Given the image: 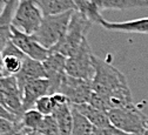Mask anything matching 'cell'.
<instances>
[{"label": "cell", "mask_w": 148, "mask_h": 135, "mask_svg": "<svg viewBox=\"0 0 148 135\" xmlns=\"http://www.w3.org/2000/svg\"><path fill=\"white\" fill-rule=\"evenodd\" d=\"M73 12L74 11H68L57 15L44 16L40 27L33 34V38L49 51L65 35Z\"/></svg>", "instance_id": "obj_3"}, {"label": "cell", "mask_w": 148, "mask_h": 135, "mask_svg": "<svg viewBox=\"0 0 148 135\" xmlns=\"http://www.w3.org/2000/svg\"><path fill=\"white\" fill-rule=\"evenodd\" d=\"M7 3V0H0V14H1V12L4 11V7Z\"/></svg>", "instance_id": "obj_30"}, {"label": "cell", "mask_w": 148, "mask_h": 135, "mask_svg": "<svg viewBox=\"0 0 148 135\" xmlns=\"http://www.w3.org/2000/svg\"><path fill=\"white\" fill-rule=\"evenodd\" d=\"M23 108L24 112L34 108L35 102L41 96L49 95V81L48 79H38L26 84L23 88Z\"/></svg>", "instance_id": "obj_10"}, {"label": "cell", "mask_w": 148, "mask_h": 135, "mask_svg": "<svg viewBox=\"0 0 148 135\" xmlns=\"http://www.w3.org/2000/svg\"><path fill=\"white\" fill-rule=\"evenodd\" d=\"M110 123L119 129L133 134L142 135L147 122L146 115L136 108L135 105L127 106L122 108H112L107 112Z\"/></svg>", "instance_id": "obj_4"}, {"label": "cell", "mask_w": 148, "mask_h": 135, "mask_svg": "<svg viewBox=\"0 0 148 135\" xmlns=\"http://www.w3.org/2000/svg\"><path fill=\"white\" fill-rule=\"evenodd\" d=\"M21 127V123H15L7 119L0 118V135H16Z\"/></svg>", "instance_id": "obj_24"}, {"label": "cell", "mask_w": 148, "mask_h": 135, "mask_svg": "<svg viewBox=\"0 0 148 135\" xmlns=\"http://www.w3.org/2000/svg\"><path fill=\"white\" fill-rule=\"evenodd\" d=\"M73 1L75 4L77 11L79 13H81L87 19H89L93 24L95 23V24L100 25L102 15L98 7L97 0H73Z\"/></svg>", "instance_id": "obj_18"}, {"label": "cell", "mask_w": 148, "mask_h": 135, "mask_svg": "<svg viewBox=\"0 0 148 135\" xmlns=\"http://www.w3.org/2000/svg\"><path fill=\"white\" fill-rule=\"evenodd\" d=\"M11 41L27 58H31V59H33V60L42 62L49 55V51L47 48H45L44 46H41L33 38V35L20 32L19 29H16L14 27H12V39H11Z\"/></svg>", "instance_id": "obj_8"}, {"label": "cell", "mask_w": 148, "mask_h": 135, "mask_svg": "<svg viewBox=\"0 0 148 135\" xmlns=\"http://www.w3.org/2000/svg\"><path fill=\"white\" fill-rule=\"evenodd\" d=\"M52 115L55 118L61 135H71L73 127V113L71 102L55 106Z\"/></svg>", "instance_id": "obj_16"}, {"label": "cell", "mask_w": 148, "mask_h": 135, "mask_svg": "<svg viewBox=\"0 0 148 135\" xmlns=\"http://www.w3.org/2000/svg\"><path fill=\"white\" fill-rule=\"evenodd\" d=\"M93 135H95V134H93Z\"/></svg>", "instance_id": "obj_32"}, {"label": "cell", "mask_w": 148, "mask_h": 135, "mask_svg": "<svg viewBox=\"0 0 148 135\" xmlns=\"http://www.w3.org/2000/svg\"><path fill=\"white\" fill-rule=\"evenodd\" d=\"M58 93L64 94L72 105L88 103L93 94L92 80H82L66 74L61 81Z\"/></svg>", "instance_id": "obj_7"}, {"label": "cell", "mask_w": 148, "mask_h": 135, "mask_svg": "<svg viewBox=\"0 0 148 135\" xmlns=\"http://www.w3.org/2000/svg\"><path fill=\"white\" fill-rule=\"evenodd\" d=\"M79 113H81L84 116L88 119V121L94 126V128H103L107 127L110 123L109 116L107 112L100 110L93 106H90L89 103H82V105H72Z\"/></svg>", "instance_id": "obj_14"}, {"label": "cell", "mask_w": 148, "mask_h": 135, "mask_svg": "<svg viewBox=\"0 0 148 135\" xmlns=\"http://www.w3.org/2000/svg\"><path fill=\"white\" fill-rule=\"evenodd\" d=\"M93 52L89 46L88 39H86L80 48L66 60V74L73 78L82 80H92L95 69L93 65Z\"/></svg>", "instance_id": "obj_6"}, {"label": "cell", "mask_w": 148, "mask_h": 135, "mask_svg": "<svg viewBox=\"0 0 148 135\" xmlns=\"http://www.w3.org/2000/svg\"><path fill=\"white\" fill-rule=\"evenodd\" d=\"M72 113H73V127H72L71 135H93L94 134V126L73 106H72Z\"/></svg>", "instance_id": "obj_19"}, {"label": "cell", "mask_w": 148, "mask_h": 135, "mask_svg": "<svg viewBox=\"0 0 148 135\" xmlns=\"http://www.w3.org/2000/svg\"><path fill=\"white\" fill-rule=\"evenodd\" d=\"M16 135H44L38 130H34V129H28L25 127H21L20 130L16 133Z\"/></svg>", "instance_id": "obj_27"}, {"label": "cell", "mask_w": 148, "mask_h": 135, "mask_svg": "<svg viewBox=\"0 0 148 135\" xmlns=\"http://www.w3.org/2000/svg\"><path fill=\"white\" fill-rule=\"evenodd\" d=\"M54 108H55V103L53 101L52 95L41 96L34 105V109H36L39 113H41L44 116H46V115H52Z\"/></svg>", "instance_id": "obj_23"}, {"label": "cell", "mask_w": 148, "mask_h": 135, "mask_svg": "<svg viewBox=\"0 0 148 135\" xmlns=\"http://www.w3.org/2000/svg\"><path fill=\"white\" fill-rule=\"evenodd\" d=\"M0 105H1L3 107H5V94H4L1 85H0Z\"/></svg>", "instance_id": "obj_28"}, {"label": "cell", "mask_w": 148, "mask_h": 135, "mask_svg": "<svg viewBox=\"0 0 148 135\" xmlns=\"http://www.w3.org/2000/svg\"><path fill=\"white\" fill-rule=\"evenodd\" d=\"M18 3L19 0H7L4 11L0 14V51H3L12 39L13 16Z\"/></svg>", "instance_id": "obj_12"}, {"label": "cell", "mask_w": 148, "mask_h": 135, "mask_svg": "<svg viewBox=\"0 0 148 135\" xmlns=\"http://www.w3.org/2000/svg\"><path fill=\"white\" fill-rule=\"evenodd\" d=\"M42 119H44V115L41 113H39L36 109L32 108V109H28V110L24 112L23 116L20 119V123L25 128L36 130L38 127L40 126Z\"/></svg>", "instance_id": "obj_21"}, {"label": "cell", "mask_w": 148, "mask_h": 135, "mask_svg": "<svg viewBox=\"0 0 148 135\" xmlns=\"http://www.w3.org/2000/svg\"><path fill=\"white\" fill-rule=\"evenodd\" d=\"M99 10H131L148 7V0H97Z\"/></svg>", "instance_id": "obj_17"}, {"label": "cell", "mask_w": 148, "mask_h": 135, "mask_svg": "<svg viewBox=\"0 0 148 135\" xmlns=\"http://www.w3.org/2000/svg\"><path fill=\"white\" fill-rule=\"evenodd\" d=\"M36 130L40 132L44 135H61L58 122L53 115H46V116H44L40 126L38 127Z\"/></svg>", "instance_id": "obj_22"}, {"label": "cell", "mask_w": 148, "mask_h": 135, "mask_svg": "<svg viewBox=\"0 0 148 135\" xmlns=\"http://www.w3.org/2000/svg\"><path fill=\"white\" fill-rule=\"evenodd\" d=\"M100 26L103 27L107 31H113V32H127V33L148 34V18L133 19V20L121 21V23L107 21L102 18L101 21H100Z\"/></svg>", "instance_id": "obj_13"}, {"label": "cell", "mask_w": 148, "mask_h": 135, "mask_svg": "<svg viewBox=\"0 0 148 135\" xmlns=\"http://www.w3.org/2000/svg\"><path fill=\"white\" fill-rule=\"evenodd\" d=\"M93 65L95 73L92 79V88L94 93L107 100L109 109L134 105L123 73L97 55H93Z\"/></svg>", "instance_id": "obj_1"}, {"label": "cell", "mask_w": 148, "mask_h": 135, "mask_svg": "<svg viewBox=\"0 0 148 135\" xmlns=\"http://www.w3.org/2000/svg\"><path fill=\"white\" fill-rule=\"evenodd\" d=\"M44 14V16L57 15L68 11H77L73 0H34Z\"/></svg>", "instance_id": "obj_15"}, {"label": "cell", "mask_w": 148, "mask_h": 135, "mask_svg": "<svg viewBox=\"0 0 148 135\" xmlns=\"http://www.w3.org/2000/svg\"><path fill=\"white\" fill-rule=\"evenodd\" d=\"M0 118H4V119H7L10 121H13L15 123H20V120L18 119L14 114H12L11 112H8L5 107H3L1 105H0Z\"/></svg>", "instance_id": "obj_26"}, {"label": "cell", "mask_w": 148, "mask_h": 135, "mask_svg": "<svg viewBox=\"0 0 148 135\" xmlns=\"http://www.w3.org/2000/svg\"><path fill=\"white\" fill-rule=\"evenodd\" d=\"M92 24L93 23L85 15H82L78 11H74L65 35L57 45L49 49V52L59 53L66 58L72 56L87 39V33L89 32Z\"/></svg>", "instance_id": "obj_2"}, {"label": "cell", "mask_w": 148, "mask_h": 135, "mask_svg": "<svg viewBox=\"0 0 148 135\" xmlns=\"http://www.w3.org/2000/svg\"><path fill=\"white\" fill-rule=\"evenodd\" d=\"M15 78L18 80V85H19L20 89L23 90L24 86L26 84H28L29 81L38 80V79H45L46 72H45L42 62L33 60L31 58L26 56L24 62H23V67H21L20 72L15 75Z\"/></svg>", "instance_id": "obj_11"}, {"label": "cell", "mask_w": 148, "mask_h": 135, "mask_svg": "<svg viewBox=\"0 0 148 135\" xmlns=\"http://www.w3.org/2000/svg\"><path fill=\"white\" fill-rule=\"evenodd\" d=\"M94 134L95 135H133L119 129L113 125H109L103 128H94Z\"/></svg>", "instance_id": "obj_25"}, {"label": "cell", "mask_w": 148, "mask_h": 135, "mask_svg": "<svg viewBox=\"0 0 148 135\" xmlns=\"http://www.w3.org/2000/svg\"><path fill=\"white\" fill-rule=\"evenodd\" d=\"M142 135H148V120L146 122V126H145V130H143V134Z\"/></svg>", "instance_id": "obj_31"}, {"label": "cell", "mask_w": 148, "mask_h": 135, "mask_svg": "<svg viewBox=\"0 0 148 135\" xmlns=\"http://www.w3.org/2000/svg\"><path fill=\"white\" fill-rule=\"evenodd\" d=\"M66 60L67 58L59 54V53H51L47 56V59L42 61L46 78L49 81V95L55 94L59 92L61 81L66 75Z\"/></svg>", "instance_id": "obj_9"}, {"label": "cell", "mask_w": 148, "mask_h": 135, "mask_svg": "<svg viewBox=\"0 0 148 135\" xmlns=\"http://www.w3.org/2000/svg\"><path fill=\"white\" fill-rule=\"evenodd\" d=\"M44 14L34 0H19L13 16V27L33 35L40 27Z\"/></svg>", "instance_id": "obj_5"}, {"label": "cell", "mask_w": 148, "mask_h": 135, "mask_svg": "<svg viewBox=\"0 0 148 135\" xmlns=\"http://www.w3.org/2000/svg\"><path fill=\"white\" fill-rule=\"evenodd\" d=\"M4 76V64H3V54L0 51V78Z\"/></svg>", "instance_id": "obj_29"}, {"label": "cell", "mask_w": 148, "mask_h": 135, "mask_svg": "<svg viewBox=\"0 0 148 135\" xmlns=\"http://www.w3.org/2000/svg\"><path fill=\"white\" fill-rule=\"evenodd\" d=\"M26 56L20 55H4L3 64H4V76L16 75L23 67V62Z\"/></svg>", "instance_id": "obj_20"}]
</instances>
